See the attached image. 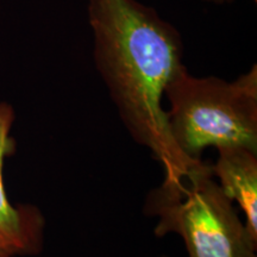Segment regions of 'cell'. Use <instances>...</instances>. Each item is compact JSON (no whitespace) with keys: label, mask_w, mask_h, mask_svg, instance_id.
I'll use <instances>...</instances> for the list:
<instances>
[{"label":"cell","mask_w":257,"mask_h":257,"mask_svg":"<svg viewBox=\"0 0 257 257\" xmlns=\"http://www.w3.org/2000/svg\"><path fill=\"white\" fill-rule=\"evenodd\" d=\"M96 68L124 126L162 166L167 182H178L201 160H192L169 131L162 98L186 67L178 30L136 0H89Z\"/></svg>","instance_id":"cell-1"},{"label":"cell","mask_w":257,"mask_h":257,"mask_svg":"<svg viewBox=\"0 0 257 257\" xmlns=\"http://www.w3.org/2000/svg\"><path fill=\"white\" fill-rule=\"evenodd\" d=\"M169 131L184 155L201 160L207 148L242 146L257 152V68L234 81L195 78L185 68L167 86Z\"/></svg>","instance_id":"cell-2"},{"label":"cell","mask_w":257,"mask_h":257,"mask_svg":"<svg viewBox=\"0 0 257 257\" xmlns=\"http://www.w3.org/2000/svg\"><path fill=\"white\" fill-rule=\"evenodd\" d=\"M147 212L159 219L157 236L178 234L188 257H257V240L202 160L180 181L150 193Z\"/></svg>","instance_id":"cell-3"},{"label":"cell","mask_w":257,"mask_h":257,"mask_svg":"<svg viewBox=\"0 0 257 257\" xmlns=\"http://www.w3.org/2000/svg\"><path fill=\"white\" fill-rule=\"evenodd\" d=\"M15 111L11 105L0 104V251L9 256L38 255L43 249L46 221L42 212L29 204L12 205L5 191L3 168L5 159L15 153L11 137Z\"/></svg>","instance_id":"cell-4"},{"label":"cell","mask_w":257,"mask_h":257,"mask_svg":"<svg viewBox=\"0 0 257 257\" xmlns=\"http://www.w3.org/2000/svg\"><path fill=\"white\" fill-rule=\"evenodd\" d=\"M211 165L213 178L244 213L246 229L257 240V152L242 146L219 147Z\"/></svg>","instance_id":"cell-5"},{"label":"cell","mask_w":257,"mask_h":257,"mask_svg":"<svg viewBox=\"0 0 257 257\" xmlns=\"http://www.w3.org/2000/svg\"><path fill=\"white\" fill-rule=\"evenodd\" d=\"M207 2H213L217 3V4H224V3H230L232 2V0H207Z\"/></svg>","instance_id":"cell-6"},{"label":"cell","mask_w":257,"mask_h":257,"mask_svg":"<svg viewBox=\"0 0 257 257\" xmlns=\"http://www.w3.org/2000/svg\"><path fill=\"white\" fill-rule=\"evenodd\" d=\"M0 257H11V256H9L8 253H4V252L0 251Z\"/></svg>","instance_id":"cell-7"},{"label":"cell","mask_w":257,"mask_h":257,"mask_svg":"<svg viewBox=\"0 0 257 257\" xmlns=\"http://www.w3.org/2000/svg\"><path fill=\"white\" fill-rule=\"evenodd\" d=\"M255 2H256V0H255Z\"/></svg>","instance_id":"cell-8"}]
</instances>
